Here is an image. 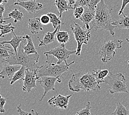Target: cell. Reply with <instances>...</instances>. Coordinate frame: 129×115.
Wrapping results in <instances>:
<instances>
[{
    "label": "cell",
    "instance_id": "obj_1",
    "mask_svg": "<svg viewBox=\"0 0 129 115\" xmlns=\"http://www.w3.org/2000/svg\"><path fill=\"white\" fill-rule=\"evenodd\" d=\"M69 88L73 92L78 93L81 90L85 91L101 90L100 84L92 72H80L74 74L69 81Z\"/></svg>",
    "mask_w": 129,
    "mask_h": 115
},
{
    "label": "cell",
    "instance_id": "obj_2",
    "mask_svg": "<svg viewBox=\"0 0 129 115\" xmlns=\"http://www.w3.org/2000/svg\"><path fill=\"white\" fill-rule=\"evenodd\" d=\"M112 9L108 7L104 0H101L95 9V17L92 21L91 28L95 31L105 30L109 31L111 35H115L114 29L115 26L112 25Z\"/></svg>",
    "mask_w": 129,
    "mask_h": 115
},
{
    "label": "cell",
    "instance_id": "obj_3",
    "mask_svg": "<svg viewBox=\"0 0 129 115\" xmlns=\"http://www.w3.org/2000/svg\"><path fill=\"white\" fill-rule=\"evenodd\" d=\"M26 40L23 41L20 43L17 54L16 55L15 53H14L10 57L6 59V61L8 64L19 65L30 70H36L39 67L37 64L39 61L40 55L39 54H27L24 52Z\"/></svg>",
    "mask_w": 129,
    "mask_h": 115
},
{
    "label": "cell",
    "instance_id": "obj_4",
    "mask_svg": "<svg viewBox=\"0 0 129 115\" xmlns=\"http://www.w3.org/2000/svg\"><path fill=\"white\" fill-rule=\"evenodd\" d=\"M74 63L75 61H72L70 64H67L65 62H63L61 64H56L51 62L43 65L39 66L37 69L38 77L40 78L44 76L52 77L62 76L64 73L67 72L70 69V66Z\"/></svg>",
    "mask_w": 129,
    "mask_h": 115
},
{
    "label": "cell",
    "instance_id": "obj_5",
    "mask_svg": "<svg viewBox=\"0 0 129 115\" xmlns=\"http://www.w3.org/2000/svg\"><path fill=\"white\" fill-rule=\"evenodd\" d=\"M104 83L109 85V91L111 94L119 93H128L126 80L121 73L114 74L109 73L104 79Z\"/></svg>",
    "mask_w": 129,
    "mask_h": 115
},
{
    "label": "cell",
    "instance_id": "obj_6",
    "mask_svg": "<svg viewBox=\"0 0 129 115\" xmlns=\"http://www.w3.org/2000/svg\"><path fill=\"white\" fill-rule=\"evenodd\" d=\"M122 43L123 40L118 39L104 40L98 53L102 61L106 63L113 59L116 54L115 50L121 48Z\"/></svg>",
    "mask_w": 129,
    "mask_h": 115
},
{
    "label": "cell",
    "instance_id": "obj_7",
    "mask_svg": "<svg viewBox=\"0 0 129 115\" xmlns=\"http://www.w3.org/2000/svg\"><path fill=\"white\" fill-rule=\"evenodd\" d=\"M71 29L77 43V50L75 54L80 56L82 45L83 44H87L91 37L90 31L92 29L91 28L89 29H85L76 22H74V26H71Z\"/></svg>",
    "mask_w": 129,
    "mask_h": 115
},
{
    "label": "cell",
    "instance_id": "obj_8",
    "mask_svg": "<svg viewBox=\"0 0 129 115\" xmlns=\"http://www.w3.org/2000/svg\"><path fill=\"white\" fill-rule=\"evenodd\" d=\"M76 51H69L66 48L64 44H60L58 46L54 49H51L49 51L44 53L46 57L52 56V58L55 57L58 59L57 64H61L63 62L67 63V59L70 58V55L76 54Z\"/></svg>",
    "mask_w": 129,
    "mask_h": 115
},
{
    "label": "cell",
    "instance_id": "obj_9",
    "mask_svg": "<svg viewBox=\"0 0 129 115\" xmlns=\"http://www.w3.org/2000/svg\"><path fill=\"white\" fill-rule=\"evenodd\" d=\"M61 77L62 76H58V77H52V76H42L37 81L41 86H42L44 89V94L42 96V98L39 100V101H42L44 97L51 90H54L57 91L55 88V82L57 81L60 83L62 81L61 80Z\"/></svg>",
    "mask_w": 129,
    "mask_h": 115
},
{
    "label": "cell",
    "instance_id": "obj_10",
    "mask_svg": "<svg viewBox=\"0 0 129 115\" xmlns=\"http://www.w3.org/2000/svg\"><path fill=\"white\" fill-rule=\"evenodd\" d=\"M39 79L37 75V69L30 70L26 68L25 78L23 80L22 90L30 93L32 88H37L36 82Z\"/></svg>",
    "mask_w": 129,
    "mask_h": 115
},
{
    "label": "cell",
    "instance_id": "obj_11",
    "mask_svg": "<svg viewBox=\"0 0 129 115\" xmlns=\"http://www.w3.org/2000/svg\"><path fill=\"white\" fill-rule=\"evenodd\" d=\"M71 96L72 95L65 96L58 94L57 96H55L49 100L48 103L52 107L66 110L68 107L69 100Z\"/></svg>",
    "mask_w": 129,
    "mask_h": 115
},
{
    "label": "cell",
    "instance_id": "obj_12",
    "mask_svg": "<svg viewBox=\"0 0 129 115\" xmlns=\"http://www.w3.org/2000/svg\"><path fill=\"white\" fill-rule=\"evenodd\" d=\"M14 5H17L24 8L29 13L33 14L43 8V5L37 2V0L29 1H18L14 3Z\"/></svg>",
    "mask_w": 129,
    "mask_h": 115
},
{
    "label": "cell",
    "instance_id": "obj_13",
    "mask_svg": "<svg viewBox=\"0 0 129 115\" xmlns=\"http://www.w3.org/2000/svg\"><path fill=\"white\" fill-rule=\"evenodd\" d=\"M22 66L19 65H11L8 64H6L3 67L1 72H0V77L2 79H5L8 78L10 80L13 78L17 71H18Z\"/></svg>",
    "mask_w": 129,
    "mask_h": 115
},
{
    "label": "cell",
    "instance_id": "obj_14",
    "mask_svg": "<svg viewBox=\"0 0 129 115\" xmlns=\"http://www.w3.org/2000/svg\"><path fill=\"white\" fill-rule=\"evenodd\" d=\"M28 28L33 34H37L43 30V25L40 20V18H32L28 20Z\"/></svg>",
    "mask_w": 129,
    "mask_h": 115
},
{
    "label": "cell",
    "instance_id": "obj_15",
    "mask_svg": "<svg viewBox=\"0 0 129 115\" xmlns=\"http://www.w3.org/2000/svg\"><path fill=\"white\" fill-rule=\"evenodd\" d=\"M13 34V36L11 40L10 41H3L2 42H0V44H10V45L12 47L13 49H14V52H15L16 55L17 54V49L19 48L20 43L22 42L23 41L26 40V37L25 35H23V36H17L14 33V32H12Z\"/></svg>",
    "mask_w": 129,
    "mask_h": 115
},
{
    "label": "cell",
    "instance_id": "obj_16",
    "mask_svg": "<svg viewBox=\"0 0 129 115\" xmlns=\"http://www.w3.org/2000/svg\"><path fill=\"white\" fill-rule=\"evenodd\" d=\"M60 27H61V25L58 26L55 29V31L52 32H49L48 33H46L45 34L43 40H41L39 37H38V39H39V41L40 42L39 46V47L46 46V45H49V44H50V43H52V42H54L55 40L56 34L58 28H60Z\"/></svg>",
    "mask_w": 129,
    "mask_h": 115
},
{
    "label": "cell",
    "instance_id": "obj_17",
    "mask_svg": "<svg viewBox=\"0 0 129 115\" xmlns=\"http://www.w3.org/2000/svg\"><path fill=\"white\" fill-rule=\"evenodd\" d=\"M95 12L90 11L87 7V8L84 10L82 16L80 18L81 21L83 22L86 28L88 29L90 28L89 26V23L92 22L94 18Z\"/></svg>",
    "mask_w": 129,
    "mask_h": 115
},
{
    "label": "cell",
    "instance_id": "obj_18",
    "mask_svg": "<svg viewBox=\"0 0 129 115\" xmlns=\"http://www.w3.org/2000/svg\"><path fill=\"white\" fill-rule=\"evenodd\" d=\"M55 5L58 9L60 18L62 17V14L64 12L74 9V7L70 6L67 0H56Z\"/></svg>",
    "mask_w": 129,
    "mask_h": 115
},
{
    "label": "cell",
    "instance_id": "obj_19",
    "mask_svg": "<svg viewBox=\"0 0 129 115\" xmlns=\"http://www.w3.org/2000/svg\"><path fill=\"white\" fill-rule=\"evenodd\" d=\"M122 16L115 22H113L112 25L119 29H129V15H126L123 12Z\"/></svg>",
    "mask_w": 129,
    "mask_h": 115
},
{
    "label": "cell",
    "instance_id": "obj_20",
    "mask_svg": "<svg viewBox=\"0 0 129 115\" xmlns=\"http://www.w3.org/2000/svg\"><path fill=\"white\" fill-rule=\"evenodd\" d=\"M26 39L27 40V44L24 47V52L27 54H38L36 47L33 42L32 38L28 34H25Z\"/></svg>",
    "mask_w": 129,
    "mask_h": 115
},
{
    "label": "cell",
    "instance_id": "obj_21",
    "mask_svg": "<svg viewBox=\"0 0 129 115\" xmlns=\"http://www.w3.org/2000/svg\"><path fill=\"white\" fill-rule=\"evenodd\" d=\"M14 53H15L14 49L11 47L5 44H0V58L6 59L10 57Z\"/></svg>",
    "mask_w": 129,
    "mask_h": 115
},
{
    "label": "cell",
    "instance_id": "obj_22",
    "mask_svg": "<svg viewBox=\"0 0 129 115\" xmlns=\"http://www.w3.org/2000/svg\"><path fill=\"white\" fill-rule=\"evenodd\" d=\"M93 73L95 78L97 80L99 84H102V82H104V79L109 74V71L108 70H102V69H94L93 70Z\"/></svg>",
    "mask_w": 129,
    "mask_h": 115
},
{
    "label": "cell",
    "instance_id": "obj_23",
    "mask_svg": "<svg viewBox=\"0 0 129 115\" xmlns=\"http://www.w3.org/2000/svg\"><path fill=\"white\" fill-rule=\"evenodd\" d=\"M60 28H58L56 34V39L60 44H65L69 41L70 35L68 32L66 31H61Z\"/></svg>",
    "mask_w": 129,
    "mask_h": 115
},
{
    "label": "cell",
    "instance_id": "obj_24",
    "mask_svg": "<svg viewBox=\"0 0 129 115\" xmlns=\"http://www.w3.org/2000/svg\"><path fill=\"white\" fill-rule=\"evenodd\" d=\"M25 69L26 67L25 66H22L21 68L14 74L13 78L10 80V85H13L14 82L18 80H23L25 78Z\"/></svg>",
    "mask_w": 129,
    "mask_h": 115
},
{
    "label": "cell",
    "instance_id": "obj_25",
    "mask_svg": "<svg viewBox=\"0 0 129 115\" xmlns=\"http://www.w3.org/2000/svg\"><path fill=\"white\" fill-rule=\"evenodd\" d=\"M113 115H129V110L120 101L116 102V108L112 113Z\"/></svg>",
    "mask_w": 129,
    "mask_h": 115
},
{
    "label": "cell",
    "instance_id": "obj_26",
    "mask_svg": "<svg viewBox=\"0 0 129 115\" xmlns=\"http://www.w3.org/2000/svg\"><path fill=\"white\" fill-rule=\"evenodd\" d=\"M15 29V27L13 26L11 23L7 25H2L1 23L0 24V31H1L0 38H4L5 35L11 33V32L12 33Z\"/></svg>",
    "mask_w": 129,
    "mask_h": 115
},
{
    "label": "cell",
    "instance_id": "obj_27",
    "mask_svg": "<svg viewBox=\"0 0 129 115\" xmlns=\"http://www.w3.org/2000/svg\"><path fill=\"white\" fill-rule=\"evenodd\" d=\"M8 17L14 19V23L22 21L23 18V14L19 10L15 8L8 14Z\"/></svg>",
    "mask_w": 129,
    "mask_h": 115
},
{
    "label": "cell",
    "instance_id": "obj_28",
    "mask_svg": "<svg viewBox=\"0 0 129 115\" xmlns=\"http://www.w3.org/2000/svg\"><path fill=\"white\" fill-rule=\"evenodd\" d=\"M47 14L49 16L50 19V23L55 29L59 25L63 24L62 21L60 20V17H57L55 13H48Z\"/></svg>",
    "mask_w": 129,
    "mask_h": 115
},
{
    "label": "cell",
    "instance_id": "obj_29",
    "mask_svg": "<svg viewBox=\"0 0 129 115\" xmlns=\"http://www.w3.org/2000/svg\"><path fill=\"white\" fill-rule=\"evenodd\" d=\"M92 107L90 106V102L88 101L87 102L86 107L81 111L77 112L76 115H91V113H90V109Z\"/></svg>",
    "mask_w": 129,
    "mask_h": 115
},
{
    "label": "cell",
    "instance_id": "obj_30",
    "mask_svg": "<svg viewBox=\"0 0 129 115\" xmlns=\"http://www.w3.org/2000/svg\"><path fill=\"white\" fill-rule=\"evenodd\" d=\"M17 112L19 115H39V113L34 110H31L30 112H25L21 108V104L17 106Z\"/></svg>",
    "mask_w": 129,
    "mask_h": 115
},
{
    "label": "cell",
    "instance_id": "obj_31",
    "mask_svg": "<svg viewBox=\"0 0 129 115\" xmlns=\"http://www.w3.org/2000/svg\"><path fill=\"white\" fill-rule=\"evenodd\" d=\"M85 9L84 7H78L76 8L74 10V16L75 17L76 19H80V18L82 16L84 12Z\"/></svg>",
    "mask_w": 129,
    "mask_h": 115
},
{
    "label": "cell",
    "instance_id": "obj_32",
    "mask_svg": "<svg viewBox=\"0 0 129 115\" xmlns=\"http://www.w3.org/2000/svg\"><path fill=\"white\" fill-rule=\"evenodd\" d=\"M101 2V0H90L89 4L87 5V8L90 11L95 12V9L98 4Z\"/></svg>",
    "mask_w": 129,
    "mask_h": 115
},
{
    "label": "cell",
    "instance_id": "obj_33",
    "mask_svg": "<svg viewBox=\"0 0 129 115\" xmlns=\"http://www.w3.org/2000/svg\"><path fill=\"white\" fill-rule=\"evenodd\" d=\"M90 0H77L74 5V9L78 7L81 6H87V5L89 4Z\"/></svg>",
    "mask_w": 129,
    "mask_h": 115
},
{
    "label": "cell",
    "instance_id": "obj_34",
    "mask_svg": "<svg viewBox=\"0 0 129 115\" xmlns=\"http://www.w3.org/2000/svg\"><path fill=\"white\" fill-rule=\"evenodd\" d=\"M40 20L43 25H47L50 23V19L48 14H43L40 17Z\"/></svg>",
    "mask_w": 129,
    "mask_h": 115
},
{
    "label": "cell",
    "instance_id": "obj_35",
    "mask_svg": "<svg viewBox=\"0 0 129 115\" xmlns=\"http://www.w3.org/2000/svg\"><path fill=\"white\" fill-rule=\"evenodd\" d=\"M8 98H5V97H2L0 94V113H5V110L4 108V106L6 102V100Z\"/></svg>",
    "mask_w": 129,
    "mask_h": 115
},
{
    "label": "cell",
    "instance_id": "obj_36",
    "mask_svg": "<svg viewBox=\"0 0 129 115\" xmlns=\"http://www.w3.org/2000/svg\"><path fill=\"white\" fill-rule=\"evenodd\" d=\"M5 11V7L4 6V5H0V20H5V19H10V17L4 18V16H3V13H4Z\"/></svg>",
    "mask_w": 129,
    "mask_h": 115
},
{
    "label": "cell",
    "instance_id": "obj_37",
    "mask_svg": "<svg viewBox=\"0 0 129 115\" xmlns=\"http://www.w3.org/2000/svg\"><path fill=\"white\" fill-rule=\"evenodd\" d=\"M128 4H129V0H122L121 7V9H120V10L119 11V12L118 14L119 16L123 13V11H124V10L125 9L126 6Z\"/></svg>",
    "mask_w": 129,
    "mask_h": 115
},
{
    "label": "cell",
    "instance_id": "obj_38",
    "mask_svg": "<svg viewBox=\"0 0 129 115\" xmlns=\"http://www.w3.org/2000/svg\"><path fill=\"white\" fill-rule=\"evenodd\" d=\"M6 64H7L6 61V59L0 58V72H1L3 67Z\"/></svg>",
    "mask_w": 129,
    "mask_h": 115
},
{
    "label": "cell",
    "instance_id": "obj_39",
    "mask_svg": "<svg viewBox=\"0 0 129 115\" xmlns=\"http://www.w3.org/2000/svg\"><path fill=\"white\" fill-rule=\"evenodd\" d=\"M67 1H68L69 4L70 6H72V5H75V4L76 3V1H77V0H67Z\"/></svg>",
    "mask_w": 129,
    "mask_h": 115
},
{
    "label": "cell",
    "instance_id": "obj_40",
    "mask_svg": "<svg viewBox=\"0 0 129 115\" xmlns=\"http://www.w3.org/2000/svg\"><path fill=\"white\" fill-rule=\"evenodd\" d=\"M4 2V0H0V5H2Z\"/></svg>",
    "mask_w": 129,
    "mask_h": 115
},
{
    "label": "cell",
    "instance_id": "obj_41",
    "mask_svg": "<svg viewBox=\"0 0 129 115\" xmlns=\"http://www.w3.org/2000/svg\"><path fill=\"white\" fill-rule=\"evenodd\" d=\"M5 23V22H6V21L5 20H0V23Z\"/></svg>",
    "mask_w": 129,
    "mask_h": 115
},
{
    "label": "cell",
    "instance_id": "obj_42",
    "mask_svg": "<svg viewBox=\"0 0 129 115\" xmlns=\"http://www.w3.org/2000/svg\"><path fill=\"white\" fill-rule=\"evenodd\" d=\"M4 2L6 3V2H7V1H8V0H4Z\"/></svg>",
    "mask_w": 129,
    "mask_h": 115
},
{
    "label": "cell",
    "instance_id": "obj_43",
    "mask_svg": "<svg viewBox=\"0 0 129 115\" xmlns=\"http://www.w3.org/2000/svg\"><path fill=\"white\" fill-rule=\"evenodd\" d=\"M126 41L128 43H129V39H128V38H126Z\"/></svg>",
    "mask_w": 129,
    "mask_h": 115
},
{
    "label": "cell",
    "instance_id": "obj_44",
    "mask_svg": "<svg viewBox=\"0 0 129 115\" xmlns=\"http://www.w3.org/2000/svg\"><path fill=\"white\" fill-rule=\"evenodd\" d=\"M128 67H129V60L128 61Z\"/></svg>",
    "mask_w": 129,
    "mask_h": 115
},
{
    "label": "cell",
    "instance_id": "obj_45",
    "mask_svg": "<svg viewBox=\"0 0 129 115\" xmlns=\"http://www.w3.org/2000/svg\"><path fill=\"white\" fill-rule=\"evenodd\" d=\"M17 1H20V0H16Z\"/></svg>",
    "mask_w": 129,
    "mask_h": 115
}]
</instances>
